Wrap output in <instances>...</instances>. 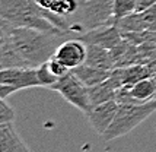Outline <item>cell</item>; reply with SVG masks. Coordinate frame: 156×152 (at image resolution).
<instances>
[{
    "instance_id": "9a60e30c",
    "label": "cell",
    "mask_w": 156,
    "mask_h": 152,
    "mask_svg": "<svg viewBox=\"0 0 156 152\" xmlns=\"http://www.w3.org/2000/svg\"><path fill=\"white\" fill-rule=\"evenodd\" d=\"M88 89H89V98H90L92 107H94V105H98V104L115 100L117 89L111 85V82H109L108 79H105L104 82L98 83V85L89 86Z\"/></svg>"
},
{
    "instance_id": "4316f807",
    "label": "cell",
    "mask_w": 156,
    "mask_h": 152,
    "mask_svg": "<svg viewBox=\"0 0 156 152\" xmlns=\"http://www.w3.org/2000/svg\"><path fill=\"white\" fill-rule=\"evenodd\" d=\"M155 129H156V127H155Z\"/></svg>"
},
{
    "instance_id": "7402d4cb",
    "label": "cell",
    "mask_w": 156,
    "mask_h": 152,
    "mask_svg": "<svg viewBox=\"0 0 156 152\" xmlns=\"http://www.w3.org/2000/svg\"><path fill=\"white\" fill-rule=\"evenodd\" d=\"M12 27V25H9L7 22H5L3 19H0V50L3 47V44L6 41V35H7V31H9V28Z\"/></svg>"
},
{
    "instance_id": "9c48e42d",
    "label": "cell",
    "mask_w": 156,
    "mask_h": 152,
    "mask_svg": "<svg viewBox=\"0 0 156 152\" xmlns=\"http://www.w3.org/2000/svg\"><path fill=\"white\" fill-rule=\"evenodd\" d=\"M77 38H80L86 44H96V45L111 50L122 40V34L120 28L117 27V24H108V25H102L90 31H86Z\"/></svg>"
},
{
    "instance_id": "277c9868",
    "label": "cell",
    "mask_w": 156,
    "mask_h": 152,
    "mask_svg": "<svg viewBox=\"0 0 156 152\" xmlns=\"http://www.w3.org/2000/svg\"><path fill=\"white\" fill-rule=\"evenodd\" d=\"M155 111L156 98L143 104H120L112 125L102 135V139L105 142H112L121 136H126L127 133L134 130L137 126L143 123Z\"/></svg>"
},
{
    "instance_id": "2e32d148",
    "label": "cell",
    "mask_w": 156,
    "mask_h": 152,
    "mask_svg": "<svg viewBox=\"0 0 156 152\" xmlns=\"http://www.w3.org/2000/svg\"><path fill=\"white\" fill-rule=\"evenodd\" d=\"M136 12V0H114V19L115 22L127 15Z\"/></svg>"
},
{
    "instance_id": "d4e9b609",
    "label": "cell",
    "mask_w": 156,
    "mask_h": 152,
    "mask_svg": "<svg viewBox=\"0 0 156 152\" xmlns=\"http://www.w3.org/2000/svg\"><path fill=\"white\" fill-rule=\"evenodd\" d=\"M79 2H86V0H79Z\"/></svg>"
},
{
    "instance_id": "603a6c76",
    "label": "cell",
    "mask_w": 156,
    "mask_h": 152,
    "mask_svg": "<svg viewBox=\"0 0 156 152\" xmlns=\"http://www.w3.org/2000/svg\"><path fill=\"white\" fill-rule=\"evenodd\" d=\"M15 92H18L15 88L0 83V98H7L9 95H12V94H15Z\"/></svg>"
},
{
    "instance_id": "30bf717a",
    "label": "cell",
    "mask_w": 156,
    "mask_h": 152,
    "mask_svg": "<svg viewBox=\"0 0 156 152\" xmlns=\"http://www.w3.org/2000/svg\"><path fill=\"white\" fill-rule=\"evenodd\" d=\"M31 148L19 136L13 123L0 126V152H28Z\"/></svg>"
},
{
    "instance_id": "ac0fdd59",
    "label": "cell",
    "mask_w": 156,
    "mask_h": 152,
    "mask_svg": "<svg viewBox=\"0 0 156 152\" xmlns=\"http://www.w3.org/2000/svg\"><path fill=\"white\" fill-rule=\"evenodd\" d=\"M47 66H48V69H50V72H51L55 78H58V79L63 78L64 75H67L69 72H70V69H69L67 66L63 64L58 59H55L54 56H51L47 60Z\"/></svg>"
},
{
    "instance_id": "8fae6325",
    "label": "cell",
    "mask_w": 156,
    "mask_h": 152,
    "mask_svg": "<svg viewBox=\"0 0 156 152\" xmlns=\"http://www.w3.org/2000/svg\"><path fill=\"white\" fill-rule=\"evenodd\" d=\"M85 64L102 70H112L115 67L111 50L101 47V45H96V44H88Z\"/></svg>"
},
{
    "instance_id": "d6986e66",
    "label": "cell",
    "mask_w": 156,
    "mask_h": 152,
    "mask_svg": "<svg viewBox=\"0 0 156 152\" xmlns=\"http://www.w3.org/2000/svg\"><path fill=\"white\" fill-rule=\"evenodd\" d=\"M15 117V110L10 107V104L6 103V98H0V125L13 123Z\"/></svg>"
},
{
    "instance_id": "5b68a950",
    "label": "cell",
    "mask_w": 156,
    "mask_h": 152,
    "mask_svg": "<svg viewBox=\"0 0 156 152\" xmlns=\"http://www.w3.org/2000/svg\"><path fill=\"white\" fill-rule=\"evenodd\" d=\"M50 89L58 92L69 104H72L75 108L80 110L85 116L92 110V103L89 98V89L85 83L70 70L67 75L60 78L54 85L50 86Z\"/></svg>"
},
{
    "instance_id": "ba28073f",
    "label": "cell",
    "mask_w": 156,
    "mask_h": 152,
    "mask_svg": "<svg viewBox=\"0 0 156 152\" xmlns=\"http://www.w3.org/2000/svg\"><path fill=\"white\" fill-rule=\"evenodd\" d=\"M118 107H120V104L117 103L115 100H112V101H107V103L94 105L92 110L86 114L89 125L92 126V129L101 138L109 129V126L112 125V121L117 116V111H118Z\"/></svg>"
},
{
    "instance_id": "7c38bea8",
    "label": "cell",
    "mask_w": 156,
    "mask_h": 152,
    "mask_svg": "<svg viewBox=\"0 0 156 152\" xmlns=\"http://www.w3.org/2000/svg\"><path fill=\"white\" fill-rule=\"evenodd\" d=\"M72 72H73L88 88L104 82L105 79H108L109 73H111V70L96 69V67L88 66V64H85V63L80 64V66H77V67H75V69H72Z\"/></svg>"
},
{
    "instance_id": "ffe728a7",
    "label": "cell",
    "mask_w": 156,
    "mask_h": 152,
    "mask_svg": "<svg viewBox=\"0 0 156 152\" xmlns=\"http://www.w3.org/2000/svg\"><path fill=\"white\" fill-rule=\"evenodd\" d=\"M140 13H142V18H143L146 29L147 31H156V5L149 7L144 12H140Z\"/></svg>"
},
{
    "instance_id": "6da1fadb",
    "label": "cell",
    "mask_w": 156,
    "mask_h": 152,
    "mask_svg": "<svg viewBox=\"0 0 156 152\" xmlns=\"http://www.w3.org/2000/svg\"><path fill=\"white\" fill-rule=\"evenodd\" d=\"M0 19L16 28H35L54 34L70 32L66 18L42 9L35 0H0Z\"/></svg>"
},
{
    "instance_id": "e0dca14e",
    "label": "cell",
    "mask_w": 156,
    "mask_h": 152,
    "mask_svg": "<svg viewBox=\"0 0 156 152\" xmlns=\"http://www.w3.org/2000/svg\"><path fill=\"white\" fill-rule=\"evenodd\" d=\"M37 73H38V79H40L41 86H44V88H50L51 85H54L58 81V78H55L50 72V69H48V66H47V62L41 63L40 66L37 67Z\"/></svg>"
},
{
    "instance_id": "8992f818",
    "label": "cell",
    "mask_w": 156,
    "mask_h": 152,
    "mask_svg": "<svg viewBox=\"0 0 156 152\" xmlns=\"http://www.w3.org/2000/svg\"><path fill=\"white\" fill-rule=\"evenodd\" d=\"M0 83L16 91L41 86L37 67H7L0 69Z\"/></svg>"
},
{
    "instance_id": "4fadbf2b",
    "label": "cell",
    "mask_w": 156,
    "mask_h": 152,
    "mask_svg": "<svg viewBox=\"0 0 156 152\" xmlns=\"http://www.w3.org/2000/svg\"><path fill=\"white\" fill-rule=\"evenodd\" d=\"M130 88V94L134 100L136 104H143L147 103L150 100H153L156 95V88H155V82L150 78H146V79H142L139 82L133 83V85H129Z\"/></svg>"
},
{
    "instance_id": "44dd1931",
    "label": "cell",
    "mask_w": 156,
    "mask_h": 152,
    "mask_svg": "<svg viewBox=\"0 0 156 152\" xmlns=\"http://www.w3.org/2000/svg\"><path fill=\"white\" fill-rule=\"evenodd\" d=\"M155 5L156 0H136V12H144Z\"/></svg>"
},
{
    "instance_id": "52a82bcc",
    "label": "cell",
    "mask_w": 156,
    "mask_h": 152,
    "mask_svg": "<svg viewBox=\"0 0 156 152\" xmlns=\"http://www.w3.org/2000/svg\"><path fill=\"white\" fill-rule=\"evenodd\" d=\"M86 50H88V44L82 41L80 38H77V37L76 38H66L57 47L53 56L72 70L85 63Z\"/></svg>"
},
{
    "instance_id": "cb8c5ba5",
    "label": "cell",
    "mask_w": 156,
    "mask_h": 152,
    "mask_svg": "<svg viewBox=\"0 0 156 152\" xmlns=\"http://www.w3.org/2000/svg\"><path fill=\"white\" fill-rule=\"evenodd\" d=\"M152 79H153V82H155V88H156V73L152 75ZM155 98H156V95H155Z\"/></svg>"
},
{
    "instance_id": "484cf974",
    "label": "cell",
    "mask_w": 156,
    "mask_h": 152,
    "mask_svg": "<svg viewBox=\"0 0 156 152\" xmlns=\"http://www.w3.org/2000/svg\"><path fill=\"white\" fill-rule=\"evenodd\" d=\"M0 126H2V125H0Z\"/></svg>"
},
{
    "instance_id": "5bb4252c",
    "label": "cell",
    "mask_w": 156,
    "mask_h": 152,
    "mask_svg": "<svg viewBox=\"0 0 156 152\" xmlns=\"http://www.w3.org/2000/svg\"><path fill=\"white\" fill-rule=\"evenodd\" d=\"M120 72H121L122 86L124 85H133V83L139 82L142 79H146V78H150L153 75L149 64H144V63H136V64L120 67Z\"/></svg>"
},
{
    "instance_id": "7a4b0ae2",
    "label": "cell",
    "mask_w": 156,
    "mask_h": 152,
    "mask_svg": "<svg viewBox=\"0 0 156 152\" xmlns=\"http://www.w3.org/2000/svg\"><path fill=\"white\" fill-rule=\"evenodd\" d=\"M70 34H54L35 28L10 27L9 40L27 67H38L55 53Z\"/></svg>"
},
{
    "instance_id": "3957f363",
    "label": "cell",
    "mask_w": 156,
    "mask_h": 152,
    "mask_svg": "<svg viewBox=\"0 0 156 152\" xmlns=\"http://www.w3.org/2000/svg\"><path fill=\"white\" fill-rule=\"evenodd\" d=\"M72 34L79 37L94 28L115 24L114 0H86L79 2L76 13L67 19Z\"/></svg>"
}]
</instances>
